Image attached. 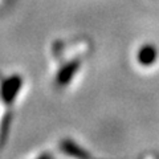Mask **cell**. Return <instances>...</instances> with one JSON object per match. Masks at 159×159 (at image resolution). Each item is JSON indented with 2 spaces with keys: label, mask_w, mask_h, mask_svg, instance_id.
Wrapping results in <instances>:
<instances>
[{
  "label": "cell",
  "mask_w": 159,
  "mask_h": 159,
  "mask_svg": "<svg viewBox=\"0 0 159 159\" xmlns=\"http://www.w3.org/2000/svg\"><path fill=\"white\" fill-rule=\"evenodd\" d=\"M138 61L142 66H151L158 58V51L154 45H145L138 52Z\"/></svg>",
  "instance_id": "6da1fadb"
},
{
  "label": "cell",
  "mask_w": 159,
  "mask_h": 159,
  "mask_svg": "<svg viewBox=\"0 0 159 159\" xmlns=\"http://www.w3.org/2000/svg\"><path fill=\"white\" fill-rule=\"evenodd\" d=\"M20 85H21V80H20V77L11 78L3 88V98L6 99L7 102L13 101L15 96H16V93L20 89Z\"/></svg>",
  "instance_id": "7a4b0ae2"
},
{
  "label": "cell",
  "mask_w": 159,
  "mask_h": 159,
  "mask_svg": "<svg viewBox=\"0 0 159 159\" xmlns=\"http://www.w3.org/2000/svg\"><path fill=\"white\" fill-rule=\"evenodd\" d=\"M78 66H80V62H78V61H74V62L70 64V65L65 66L61 72H60L58 77H57V82L60 84V85H65V84L69 81V80L72 78L73 74L76 73V70L78 69Z\"/></svg>",
  "instance_id": "3957f363"
},
{
  "label": "cell",
  "mask_w": 159,
  "mask_h": 159,
  "mask_svg": "<svg viewBox=\"0 0 159 159\" xmlns=\"http://www.w3.org/2000/svg\"><path fill=\"white\" fill-rule=\"evenodd\" d=\"M62 150L68 152V154H70V155H76V157H88V154L86 152H84L81 151L80 148L74 145L73 142L70 141H65V142H62Z\"/></svg>",
  "instance_id": "277c9868"
}]
</instances>
